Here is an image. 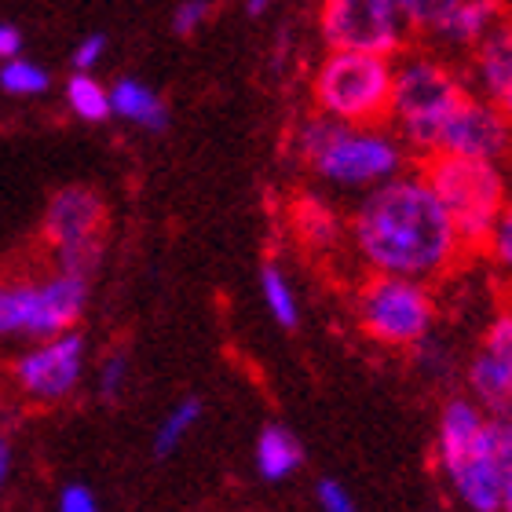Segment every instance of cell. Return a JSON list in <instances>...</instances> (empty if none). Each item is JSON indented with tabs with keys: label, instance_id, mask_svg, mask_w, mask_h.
<instances>
[{
	"label": "cell",
	"instance_id": "obj_1",
	"mask_svg": "<svg viewBox=\"0 0 512 512\" xmlns=\"http://www.w3.org/2000/svg\"><path fill=\"white\" fill-rule=\"evenodd\" d=\"M352 246L370 271L436 282L465 253L425 172H399L363 194L352 216Z\"/></svg>",
	"mask_w": 512,
	"mask_h": 512
},
{
	"label": "cell",
	"instance_id": "obj_2",
	"mask_svg": "<svg viewBox=\"0 0 512 512\" xmlns=\"http://www.w3.org/2000/svg\"><path fill=\"white\" fill-rule=\"evenodd\" d=\"M293 147L319 180L344 191H370L399 176L406 165L399 136L377 125H348L326 114L304 121L293 136Z\"/></svg>",
	"mask_w": 512,
	"mask_h": 512
},
{
	"label": "cell",
	"instance_id": "obj_3",
	"mask_svg": "<svg viewBox=\"0 0 512 512\" xmlns=\"http://www.w3.org/2000/svg\"><path fill=\"white\" fill-rule=\"evenodd\" d=\"M465 96L469 92L450 66L432 55H406L403 63H395L388 118L395 121V132L410 150L436 154L439 132Z\"/></svg>",
	"mask_w": 512,
	"mask_h": 512
},
{
	"label": "cell",
	"instance_id": "obj_4",
	"mask_svg": "<svg viewBox=\"0 0 512 512\" xmlns=\"http://www.w3.org/2000/svg\"><path fill=\"white\" fill-rule=\"evenodd\" d=\"M392 55L355 52V48H330L311 81L315 107L326 118L348 125H377L388 118L392 103Z\"/></svg>",
	"mask_w": 512,
	"mask_h": 512
},
{
	"label": "cell",
	"instance_id": "obj_5",
	"mask_svg": "<svg viewBox=\"0 0 512 512\" xmlns=\"http://www.w3.org/2000/svg\"><path fill=\"white\" fill-rule=\"evenodd\" d=\"M425 180L439 198L443 213L458 231L465 249H483L494 220L505 205V176L498 161L458 158V154H428Z\"/></svg>",
	"mask_w": 512,
	"mask_h": 512
},
{
	"label": "cell",
	"instance_id": "obj_6",
	"mask_svg": "<svg viewBox=\"0 0 512 512\" xmlns=\"http://www.w3.org/2000/svg\"><path fill=\"white\" fill-rule=\"evenodd\" d=\"M92 278L55 271L44 278H0V337H52L74 330L88 308Z\"/></svg>",
	"mask_w": 512,
	"mask_h": 512
},
{
	"label": "cell",
	"instance_id": "obj_7",
	"mask_svg": "<svg viewBox=\"0 0 512 512\" xmlns=\"http://www.w3.org/2000/svg\"><path fill=\"white\" fill-rule=\"evenodd\" d=\"M355 315L370 341L384 348H417L432 337L436 300L428 293V282L370 271L355 297Z\"/></svg>",
	"mask_w": 512,
	"mask_h": 512
},
{
	"label": "cell",
	"instance_id": "obj_8",
	"mask_svg": "<svg viewBox=\"0 0 512 512\" xmlns=\"http://www.w3.org/2000/svg\"><path fill=\"white\" fill-rule=\"evenodd\" d=\"M450 494L472 512H509L512 502V421L491 417L461 458L443 469Z\"/></svg>",
	"mask_w": 512,
	"mask_h": 512
},
{
	"label": "cell",
	"instance_id": "obj_9",
	"mask_svg": "<svg viewBox=\"0 0 512 512\" xmlns=\"http://www.w3.org/2000/svg\"><path fill=\"white\" fill-rule=\"evenodd\" d=\"M322 37L330 48L355 52H403L410 26L395 0H322L319 11Z\"/></svg>",
	"mask_w": 512,
	"mask_h": 512
},
{
	"label": "cell",
	"instance_id": "obj_10",
	"mask_svg": "<svg viewBox=\"0 0 512 512\" xmlns=\"http://www.w3.org/2000/svg\"><path fill=\"white\" fill-rule=\"evenodd\" d=\"M85 359L88 344L74 326V330L41 337L30 352H22L11 366V377H15V388L26 399L52 406L63 403L66 395H74V388L85 377Z\"/></svg>",
	"mask_w": 512,
	"mask_h": 512
},
{
	"label": "cell",
	"instance_id": "obj_11",
	"mask_svg": "<svg viewBox=\"0 0 512 512\" xmlns=\"http://www.w3.org/2000/svg\"><path fill=\"white\" fill-rule=\"evenodd\" d=\"M512 150V121L494 99L465 96L439 132L436 154H458L476 161H502Z\"/></svg>",
	"mask_w": 512,
	"mask_h": 512
},
{
	"label": "cell",
	"instance_id": "obj_12",
	"mask_svg": "<svg viewBox=\"0 0 512 512\" xmlns=\"http://www.w3.org/2000/svg\"><path fill=\"white\" fill-rule=\"evenodd\" d=\"M469 395L491 417L512 421V319L498 315L469 363Z\"/></svg>",
	"mask_w": 512,
	"mask_h": 512
},
{
	"label": "cell",
	"instance_id": "obj_13",
	"mask_svg": "<svg viewBox=\"0 0 512 512\" xmlns=\"http://www.w3.org/2000/svg\"><path fill=\"white\" fill-rule=\"evenodd\" d=\"M107 231V202L92 187H63L44 205L41 235L48 246H66L77 238H96Z\"/></svg>",
	"mask_w": 512,
	"mask_h": 512
},
{
	"label": "cell",
	"instance_id": "obj_14",
	"mask_svg": "<svg viewBox=\"0 0 512 512\" xmlns=\"http://www.w3.org/2000/svg\"><path fill=\"white\" fill-rule=\"evenodd\" d=\"M472 77L487 99H494L512 77V19H498L483 30V37L472 44Z\"/></svg>",
	"mask_w": 512,
	"mask_h": 512
},
{
	"label": "cell",
	"instance_id": "obj_15",
	"mask_svg": "<svg viewBox=\"0 0 512 512\" xmlns=\"http://www.w3.org/2000/svg\"><path fill=\"white\" fill-rule=\"evenodd\" d=\"M483 421H487V410H483L472 395H458V399H450V403L443 406V414H439V432H436L439 472L461 458V450L476 439Z\"/></svg>",
	"mask_w": 512,
	"mask_h": 512
},
{
	"label": "cell",
	"instance_id": "obj_16",
	"mask_svg": "<svg viewBox=\"0 0 512 512\" xmlns=\"http://www.w3.org/2000/svg\"><path fill=\"white\" fill-rule=\"evenodd\" d=\"M110 114L125 118L128 125L147 128V132H161L169 125V107L165 99L154 92L150 85L136 81V77H121L110 85Z\"/></svg>",
	"mask_w": 512,
	"mask_h": 512
},
{
	"label": "cell",
	"instance_id": "obj_17",
	"mask_svg": "<svg viewBox=\"0 0 512 512\" xmlns=\"http://www.w3.org/2000/svg\"><path fill=\"white\" fill-rule=\"evenodd\" d=\"M253 465H256V472H260V480L282 483L304 465V447H300V439L293 436L289 428L267 425L264 432L256 436Z\"/></svg>",
	"mask_w": 512,
	"mask_h": 512
},
{
	"label": "cell",
	"instance_id": "obj_18",
	"mask_svg": "<svg viewBox=\"0 0 512 512\" xmlns=\"http://www.w3.org/2000/svg\"><path fill=\"white\" fill-rule=\"evenodd\" d=\"M293 227H297L300 242L311 249H330L341 238V216L319 198H300L293 205Z\"/></svg>",
	"mask_w": 512,
	"mask_h": 512
},
{
	"label": "cell",
	"instance_id": "obj_19",
	"mask_svg": "<svg viewBox=\"0 0 512 512\" xmlns=\"http://www.w3.org/2000/svg\"><path fill=\"white\" fill-rule=\"evenodd\" d=\"M498 15H502V0H461L454 19L447 22V30L439 33L436 41L454 44V48H472Z\"/></svg>",
	"mask_w": 512,
	"mask_h": 512
},
{
	"label": "cell",
	"instance_id": "obj_20",
	"mask_svg": "<svg viewBox=\"0 0 512 512\" xmlns=\"http://www.w3.org/2000/svg\"><path fill=\"white\" fill-rule=\"evenodd\" d=\"M260 297H264L267 315H271L282 330H297V322H300L297 289H293V282H289L286 271L278 264H264V271H260Z\"/></svg>",
	"mask_w": 512,
	"mask_h": 512
},
{
	"label": "cell",
	"instance_id": "obj_21",
	"mask_svg": "<svg viewBox=\"0 0 512 512\" xmlns=\"http://www.w3.org/2000/svg\"><path fill=\"white\" fill-rule=\"evenodd\" d=\"M198 417H202V399H194V395L172 406L169 414L161 417V425L154 428V458L165 461L169 454H176L183 447V439L194 432Z\"/></svg>",
	"mask_w": 512,
	"mask_h": 512
},
{
	"label": "cell",
	"instance_id": "obj_22",
	"mask_svg": "<svg viewBox=\"0 0 512 512\" xmlns=\"http://www.w3.org/2000/svg\"><path fill=\"white\" fill-rule=\"evenodd\" d=\"M66 103L81 121H92V125H103L110 118V88L99 85L92 70H77L70 81H66Z\"/></svg>",
	"mask_w": 512,
	"mask_h": 512
},
{
	"label": "cell",
	"instance_id": "obj_23",
	"mask_svg": "<svg viewBox=\"0 0 512 512\" xmlns=\"http://www.w3.org/2000/svg\"><path fill=\"white\" fill-rule=\"evenodd\" d=\"M52 85V77L44 70L41 63H33V59H22V55H11L0 63V88L8 92V96H19V99H30V96H44Z\"/></svg>",
	"mask_w": 512,
	"mask_h": 512
},
{
	"label": "cell",
	"instance_id": "obj_24",
	"mask_svg": "<svg viewBox=\"0 0 512 512\" xmlns=\"http://www.w3.org/2000/svg\"><path fill=\"white\" fill-rule=\"evenodd\" d=\"M395 4H399L410 30L439 37V33L447 30V22L454 19V11H458L461 0H395Z\"/></svg>",
	"mask_w": 512,
	"mask_h": 512
},
{
	"label": "cell",
	"instance_id": "obj_25",
	"mask_svg": "<svg viewBox=\"0 0 512 512\" xmlns=\"http://www.w3.org/2000/svg\"><path fill=\"white\" fill-rule=\"evenodd\" d=\"M55 249V271H66V275H81L92 278L103 264V235L96 238H77V242H66V246Z\"/></svg>",
	"mask_w": 512,
	"mask_h": 512
},
{
	"label": "cell",
	"instance_id": "obj_26",
	"mask_svg": "<svg viewBox=\"0 0 512 512\" xmlns=\"http://www.w3.org/2000/svg\"><path fill=\"white\" fill-rule=\"evenodd\" d=\"M483 249H487V256L494 260V267H498L505 278H512V202L509 198H505L502 213H498V220H494Z\"/></svg>",
	"mask_w": 512,
	"mask_h": 512
},
{
	"label": "cell",
	"instance_id": "obj_27",
	"mask_svg": "<svg viewBox=\"0 0 512 512\" xmlns=\"http://www.w3.org/2000/svg\"><path fill=\"white\" fill-rule=\"evenodd\" d=\"M213 15V0H180L172 11V33L176 37H194Z\"/></svg>",
	"mask_w": 512,
	"mask_h": 512
},
{
	"label": "cell",
	"instance_id": "obj_28",
	"mask_svg": "<svg viewBox=\"0 0 512 512\" xmlns=\"http://www.w3.org/2000/svg\"><path fill=\"white\" fill-rule=\"evenodd\" d=\"M128 370H132L128 355L110 352L107 359H103V366H99V395H103V399H118L128 384Z\"/></svg>",
	"mask_w": 512,
	"mask_h": 512
},
{
	"label": "cell",
	"instance_id": "obj_29",
	"mask_svg": "<svg viewBox=\"0 0 512 512\" xmlns=\"http://www.w3.org/2000/svg\"><path fill=\"white\" fill-rule=\"evenodd\" d=\"M315 505H319L322 512H355L359 509L352 491H348L341 480H330V476L315 483Z\"/></svg>",
	"mask_w": 512,
	"mask_h": 512
},
{
	"label": "cell",
	"instance_id": "obj_30",
	"mask_svg": "<svg viewBox=\"0 0 512 512\" xmlns=\"http://www.w3.org/2000/svg\"><path fill=\"white\" fill-rule=\"evenodd\" d=\"M96 509H99V498L85 483H66L63 491H59V512H96Z\"/></svg>",
	"mask_w": 512,
	"mask_h": 512
},
{
	"label": "cell",
	"instance_id": "obj_31",
	"mask_svg": "<svg viewBox=\"0 0 512 512\" xmlns=\"http://www.w3.org/2000/svg\"><path fill=\"white\" fill-rule=\"evenodd\" d=\"M103 52H107V37H103V33H88V37H81L74 55H70V59H74V70H96Z\"/></svg>",
	"mask_w": 512,
	"mask_h": 512
},
{
	"label": "cell",
	"instance_id": "obj_32",
	"mask_svg": "<svg viewBox=\"0 0 512 512\" xmlns=\"http://www.w3.org/2000/svg\"><path fill=\"white\" fill-rule=\"evenodd\" d=\"M19 52H22V33L15 26H8V22H0V63Z\"/></svg>",
	"mask_w": 512,
	"mask_h": 512
},
{
	"label": "cell",
	"instance_id": "obj_33",
	"mask_svg": "<svg viewBox=\"0 0 512 512\" xmlns=\"http://www.w3.org/2000/svg\"><path fill=\"white\" fill-rule=\"evenodd\" d=\"M11 469H15V450H11V439L0 432V491L8 487Z\"/></svg>",
	"mask_w": 512,
	"mask_h": 512
},
{
	"label": "cell",
	"instance_id": "obj_34",
	"mask_svg": "<svg viewBox=\"0 0 512 512\" xmlns=\"http://www.w3.org/2000/svg\"><path fill=\"white\" fill-rule=\"evenodd\" d=\"M494 103H498V107H502V114H505V118L512 121V77H509V81H505V88H502V92H498V96H494Z\"/></svg>",
	"mask_w": 512,
	"mask_h": 512
},
{
	"label": "cell",
	"instance_id": "obj_35",
	"mask_svg": "<svg viewBox=\"0 0 512 512\" xmlns=\"http://www.w3.org/2000/svg\"><path fill=\"white\" fill-rule=\"evenodd\" d=\"M271 4H275V0H246V11L256 19V15H264V11L271 8Z\"/></svg>",
	"mask_w": 512,
	"mask_h": 512
},
{
	"label": "cell",
	"instance_id": "obj_36",
	"mask_svg": "<svg viewBox=\"0 0 512 512\" xmlns=\"http://www.w3.org/2000/svg\"><path fill=\"white\" fill-rule=\"evenodd\" d=\"M505 315L512 319V278H509V289H505Z\"/></svg>",
	"mask_w": 512,
	"mask_h": 512
},
{
	"label": "cell",
	"instance_id": "obj_37",
	"mask_svg": "<svg viewBox=\"0 0 512 512\" xmlns=\"http://www.w3.org/2000/svg\"><path fill=\"white\" fill-rule=\"evenodd\" d=\"M509 512H512V502H509Z\"/></svg>",
	"mask_w": 512,
	"mask_h": 512
}]
</instances>
